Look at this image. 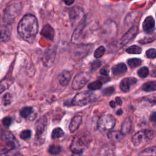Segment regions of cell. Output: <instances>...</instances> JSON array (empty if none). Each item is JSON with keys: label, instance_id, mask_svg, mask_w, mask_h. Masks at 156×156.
Wrapping results in <instances>:
<instances>
[{"label": "cell", "instance_id": "obj_2", "mask_svg": "<svg viewBox=\"0 0 156 156\" xmlns=\"http://www.w3.org/2000/svg\"><path fill=\"white\" fill-rule=\"evenodd\" d=\"M88 139L84 134H79L75 136L70 145V149L74 154L82 153L88 144Z\"/></svg>", "mask_w": 156, "mask_h": 156}, {"label": "cell", "instance_id": "obj_8", "mask_svg": "<svg viewBox=\"0 0 156 156\" xmlns=\"http://www.w3.org/2000/svg\"><path fill=\"white\" fill-rule=\"evenodd\" d=\"M21 9V5L18 3L9 5L4 11V20L6 23H11L18 16Z\"/></svg>", "mask_w": 156, "mask_h": 156}, {"label": "cell", "instance_id": "obj_27", "mask_svg": "<svg viewBox=\"0 0 156 156\" xmlns=\"http://www.w3.org/2000/svg\"><path fill=\"white\" fill-rule=\"evenodd\" d=\"M142 63V60L138 58H129L127 60V64L131 68H136L140 66Z\"/></svg>", "mask_w": 156, "mask_h": 156}, {"label": "cell", "instance_id": "obj_31", "mask_svg": "<svg viewBox=\"0 0 156 156\" xmlns=\"http://www.w3.org/2000/svg\"><path fill=\"white\" fill-rule=\"evenodd\" d=\"M62 151L61 146L58 145H51L49 147L48 152L52 155H57Z\"/></svg>", "mask_w": 156, "mask_h": 156}, {"label": "cell", "instance_id": "obj_32", "mask_svg": "<svg viewBox=\"0 0 156 156\" xmlns=\"http://www.w3.org/2000/svg\"><path fill=\"white\" fill-rule=\"evenodd\" d=\"M149 73V69L146 67V66H143L141 68H140L138 71H137V74L140 77H146L148 74Z\"/></svg>", "mask_w": 156, "mask_h": 156}, {"label": "cell", "instance_id": "obj_47", "mask_svg": "<svg viewBox=\"0 0 156 156\" xmlns=\"http://www.w3.org/2000/svg\"><path fill=\"white\" fill-rule=\"evenodd\" d=\"M151 75L152 77H156V66L154 67V68L152 69Z\"/></svg>", "mask_w": 156, "mask_h": 156}, {"label": "cell", "instance_id": "obj_46", "mask_svg": "<svg viewBox=\"0 0 156 156\" xmlns=\"http://www.w3.org/2000/svg\"><path fill=\"white\" fill-rule=\"evenodd\" d=\"M63 1H64V2H65L66 5H71L72 4L74 3V0H63Z\"/></svg>", "mask_w": 156, "mask_h": 156}, {"label": "cell", "instance_id": "obj_1", "mask_svg": "<svg viewBox=\"0 0 156 156\" xmlns=\"http://www.w3.org/2000/svg\"><path fill=\"white\" fill-rule=\"evenodd\" d=\"M38 29V21L36 17L32 15H24L18 23L17 30L20 37L25 41L32 43Z\"/></svg>", "mask_w": 156, "mask_h": 156}, {"label": "cell", "instance_id": "obj_13", "mask_svg": "<svg viewBox=\"0 0 156 156\" xmlns=\"http://www.w3.org/2000/svg\"><path fill=\"white\" fill-rule=\"evenodd\" d=\"M84 27H85V20L81 22L79 24H78L76 26V28L74 31L73 35L72 36L71 40L73 43H78V41H80L82 35V32H83Z\"/></svg>", "mask_w": 156, "mask_h": 156}, {"label": "cell", "instance_id": "obj_6", "mask_svg": "<svg viewBox=\"0 0 156 156\" xmlns=\"http://www.w3.org/2000/svg\"><path fill=\"white\" fill-rule=\"evenodd\" d=\"M155 135L154 131L151 130H140L132 138V143L135 146H138L144 141L151 140Z\"/></svg>", "mask_w": 156, "mask_h": 156}, {"label": "cell", "instance_id": "obj_18", "mask_svg": "<svg viewBox=\"0 0 156 156\" xmlns=\"http://www.w3.org/2000/svg\"><path fill=\"white\" fill-rule=\"evenodd\" d=\"M132 128V121L129 117L126 118L121 124L120 132L123 135L130 133Z\"/></svg>", "mask_w": 156, "mask_h": 156}, {"label": "cell", "instance_id": "obj_10", "mask_svg": "<svg viewBox=\"0 0 156 156\" xmlns=\"http://www.w3.org/2000/svg\"><path fill=\"white\" fill-rule=\"evenodd\" d=\"M138 31V28L136 26L132 27L121 38L119 41V44L121 46H124L130 41H131L136 35Z\"/></svg>", "mask_w": 156, "mask_h": 156}, {"label": "cell", "instance_id": "obj_20", "mask_svg": "<svg viewBox=\"0 0 156 156\" xmlns=\"http://www.w3.org/2000/svg\"><path fill=\"white\" fill-rule=\"evenodd\" d=\"M3 144L0 146V154H4L9 152L16 147V142H3Z\"/></svg>", "mask_w": 156, "mask_h": 156}, {"label": "cell", "instance_id": "obj_51", "mask_svg": "<svg viewBox=\"0 0 156 156\" xmlns=\"http://www.w3.org/2000/svg\"><path fill=\"white\" fill-rule=\"evenodd\" d=\"M34 156H37V155H34Z\"/></svg>", "mask_w": 156, "mask_h": 156}, {"label": "cell", "instance_id": "obj_29", "mask_svg": "<svg viewBox=\"0 0 156 156\" xmlns=\"http://www.w3.org/2000/svg\"><path fill=\"white\" fill-rule=\"evenodd\" d=\"M63 135H64L63 130L60 127H57L52 130L51 136L52 139H56V138L62 137Z\"/></svg>", "mask_w": 156, "mask_h": 156}, {"label": "cell", "instance_id": "obj_12", "mask_svg": "<svg viewBox=\"0 0 156 156\" xmlns=\"http://www.w3.org/2000/svg\"><path fill=\"white\" fill-rule=\"evenodd\" d=\"M11 37V30L6 24L0 25V41L5 42L10 40Z\"/></svg>", "mask_w": 156, "mask_h": 156}, {"label": "cell", "instance_id": "obj_39", "mask_svg": "<svg viewBox=\"0 0 156 156\" xmlns=\"http://www.w3.org/2000/svg\"><path fill=\"white\" fill-rule=\"evenodd\" d=\"M156 37L155 36H153V35H151V36H147V37H145L144 38L141 39L139 42L141 43H143V44H146V43H150V42H152L155 39Z\"/></svg>", "mask_w": 156, "mask_h": 156}, {"label": "cell", "instance_id": "obj_40", "mask_svg": "<svg viewBox=\"0 0 156 156\" xmlns=\"http://www.w3.org/2000/svg\"><path fill=\"white\" fill-rule=\"evenodd\" d=\"M114 91H115L114 87H110L104 89V90L102 91V93L105 96H110L111 94H112L114 93Z\"/></svg>", "mask_w": 156, "mask_h": 156}, {"label": "cell", "instance_id": "obj_9", "mask_svg": "<svg viewBox=\"0 0 156 156\" xmlns=\"http://www.w3.org/2000/svg\"><path fill=\"white\" fill-rule=\"evenodd\" d=\"M90 79V76L88 73L82 72L79 73L74 78L72 82V88L74 90H79L83 87Z\"/></svg>", "mask_w": 156, "mask_h": 156}, {"label": "cell", "instance_id": "obj_50", "mask_svg": "<svg viewBox=\"0 0 156 156\" xmlns=\"http://www.w3.org/2000/svg\"><path fill=\"white\" fill-rule=\"evenodd\" d=\"M1 133H2V130H1V126H0V135H1Z\"/></svg>", "mask_w": 156, "mask_h": 156}, {"label": "cell", "instance_id": "obj_28", "mask_svg": "<svg viewBox=\"0 0 156 156\" xmlns=\"http://www.w3.org/2000/svg\"><path fill=\"white\" fill-rule=\"evenodd\" d=\"M126 51L129 54H140L142 51V49L137 45H132V46H130L129 48H127L126 49Z\"/></svg>", "mask_w": 156, "mask_h": 156}, {"label": "cell", "instance_id": "obj_22", "mask_svg": "<svg viewBox=\"0 0 156 156\" xmlns=\"http://www.w3.org/2000/svg\"><path fill=\"white\" fill-rule=\"evenodd\" d=\"M141 90L146 92L156 91V81L152 80L144 83L141 86Z\"/></svg>", "mask_w": 156, "mask_h": 156}, {"label": "cell", "instance_id": "obj_17", "mask_svg": "<svg viewBox=\"0 0 156 156\" xmlns=\"http://www.w3.org/2000/svg\"><path fill=\"white\" fill-rule=\"evenodd\" d=\"M71 77V74L68 71L63 70L58 77L59 83L62 86L67 85L69 82Z\"/></svg>", "mask_w": 156, "mask_h": 156}, {"label": "cell", "instance_id": "obj_41", "mask_svg": "<svg viewBox=\"0 0 156 156\" xmlns=\"http://www.w3.org/2000/svg\"><path fill=\"white\" fill-rule=\"evenodd\" d=\"M12 119L9 116H7V117H5L2 119V124L3 125L5 126V127H9L10 126L11 123H12Z\"/></svg>", "mask_w": 156, "mask_h": 156}, {"label": "cell", "instance_id": "obj_5", "mask_svg": "<svg viewBox=\"0 0 156 156\" xmlns=\"http://www.w3.org/2000/svg\"><path fill=\"white\" fill-rule=\"evenodd\" d=\"M69 16L73 26L79 24L81 22L85 20L83 10L80 7H73L69 10Z\"/></svg>", "mask_w": 156, "mask_h": 156}, {"label": "cell", "instance_id": "obj_23", "mask_svg": "<svg viewBox=\"0 0 156 156\" xmlns=\"http://www.w3.org/2000/svg\"><path fill=\"white\" fill-rule=\"evenodd\" d=\"M54 58H55L54 53H52V52H50L49 53L48 52H46L43 59L44 64L47 66H49L53 63L54 60Z\"/></svg>", "mask_w": 156, "mask_h": 156}, {"label": "cell", "instance_id": "obj_3", "mask_svg": "<svg viewBox=\"0 0 156 156\" xmlns=\"http://www.w3.org/2000/svg\"><path fill=\"white\" fill-rule=\"evenodd\" d=\"M47 120L44 118L39 119L35 124V137L34 140L35 144L37 145H41L44 143L46 138Z\"/></svg>", "mask_w": 156, "mask_h": 156}, {"label": "cell", "instance_id": "obj_49", "mask_svg": "<svg viewBox=\"0 0 156 156\" xmlns=\"http://www.w3.org/2000/svg\"><path fill=\"white\" fill-rule=\"evenodd\" d=\"M116 115H121L122 113V109H119V110H118V111L116 112Z\"/></svg>", "mask_w": 156, "mask_h": 156}, {"label": "cell", "instance_id": "obj_34", "mask_svg": "<svg viewBox=\"0 0 156 156\" xmlns=\"http://www.w3.org/2000/svg\"><path fill=\"white\" fill-rule=\"evenodd\" d=\"M104 52H105V48H104V47L102 46H101L98 47L96 49V51H94V56L96 58H100V57H101L104 55Z\"/></svg>", "mask_w": 156, "mask_h": 156}, {"label": "cell", "instance_id": "obj_4", "mask_svg": "<svg viewBox=\"0 0 156 156\" xmlns=\"http://www.w3.org/2000/svg\"><path fill=\"white\" fill-rule=\"evenodd\" d=\"M95 99V95L93 93L85 91L77 93L72 99L71 104L76 106H83L92 102Z\"/></svg>", "mask_w": 156, "mask_h": 156}, {"label": "cell", "instance_id": "obj_11", "mask_svg": "<svg viewBox=\"0 0 156 156\" xmlns=\"http://www.w3.org/2000/svg\"><path fill=\"white\" fill-rule=\"evenodd\" d=\"M137 82V79L135 77H129L123 79L119 83V88L123 92L129 91L131 85L135 84Z\"/></svg>", "mask_w": 156, "mask_h": 156}, {"label": "cell", "instance_id": "obj_25", "mask_svg": "<svg viewBox=\"0 0 156 156\" xmlns=\"http://www.w3.org/2000/svg\"><path fill=\"white\" fill-rule=\"evenodd\" d=\"M138 156H156V146H151L142 151Z\"/></svg>", "mask_w": 156, "mask_h": 156}, {"label": "cell", "instance_id": "obj_21", "mask_svg": "<svg viewBox=\"0 0 156 156\" xmlns=\"http://www.w3.org/2000/svg\"><path fill=\"white\" fill-rule=\"evenodd\" d=\"M0 137L2 142L13 141L17 143V141L15 140V138L13 136V135L9 131H2L0 135Z\"/></svg>", "mask_w": 156, "mask_h": 156}, {"label": "cell", "instance_id": "obj_43", "mask_svg": "<svg viewBox=\"0 0 156 156\" xmlns=\"http://www.w3.org/2000/svg\"><path fill=\"white\" fill-rule=\"evenodd\" d=\"M149 119L152 122L156 121V112H154L151 114L149 116Z\"/></svg>", "mask_w": 156, "mask_h": 156}, {"label": "cell", "instance_id": "obj_44", "mask_svg": "<svg viewBox=\"0 0 156 156\" xmlns=\"http://www.w3.org/2000/svg\"><path fill=\"white\" fill-rule=\"evenodd\" d=\"M100 73L101 74H102V76H107L108 74V70L106 68H102L100 70Z\"/></svg>", "mask_w": 156, "mask_h": 156}, {"label": "cell", "instance_id": "obj_24", "mask_svg": "<svg viewBox=\"0 0 156 156\" xmlns=\"http://www.w3.org/2000/svg\"><path fill=\"white\" fill-rule=\"evenodd\" d=\"M122 134L121 133V132L120 131H115V130H113V131H110L108 133V138L112 141H118L119 140H121L122 138Z\"/></svg>", "mask_w": 156, "mask_h": 156}, {"label": "cell", "instance_id": "obj_35", "mask_svg": "<svg viewBox=\"0 0 156 156\" xmlns=\"http://www.w3.org/2000/svg\"><path fill=\"white\" fill-rule=\"evenodd\" d=\"M146 55L149 58H156V49L150 48L146 51Z\"/></svg>", "mask_w": 156, "mask_h": 156}, {"label": "cell", "instance_id": "obj_36", "mask_svg": "<svg viewBox=\"0 0 156 156\" xmlns=\"http://www.w3.org/2000/svg\"><path fill=\"white\" fill-rule=\"evenodd\" d=\"M12 83V81L9 80H4L2 81L0 84V94L8 87L10 86V85Z\"/></svg>", "mask_w": 156, "mask_h": 156}, {"label": "cell", "instance_id": "obj_33", "mask_svg": "<svg viewBox=\"0 0 156 156\" xmlns=\"http://www.w3.org/2000/svg\"><path fill=\"white\" fill-rule=\"evenodd\" d=\"M2 102L4 105H8L11 104L12 101V95L9 93H5L2 98Z\"/></svg>", "mask_w": 156, "mask_h": 156}, {"label": "cell", "instance_id": "obj_37", "mask_svg": "<svg viewBox=\"0 0 156 156\" xmlns=\"http://www.w3.org/2000/svg\"><path fill=\"white\" fill-rule=\"evenodd\" d=\"M101 65V62L99 60H95L91 63L90 65V71L94 72L97 70Z\"/></svg>", "mask_w": 156, "mask_h": 156}, {"label": "cell", "instance_id": "obj_30", "mask_svg": "<svg viewBox=\"0 0 156 156\" xmlns=\"http://www.w3.org/2000/svg\"><path fill=\"white\" fill-rule=\"evenodd\" d=\"M101 87H102V82L99 80L91 82L88 85V88L90 90H99L101 88Z\"/></svg>", "mask_w": 156, "mask_h": 156}, {"label": "cell", "instance_id": "obj_42", "mask_svg": "<svg viewBox=\"0 0 156 156\" xmlns=\"http://www.w3.org/2000/svg\"><path fill=\"white\" fill-rule=\"evenodd\" d=\"M147 101L153 102L154 104H156V94H152V96L147 98Z\"/></svg>", "mask_w": 156, "mask_h": 156}, {"label": "cell", "instance_id": "obj_45", "mask_svg": "<svg viewBox=\"0 0 156 156\" xmlns=\"http://www.w3.org/2000/svg\"><path fill=\"white\" fill-rule=\"evenodd\" d=\"M116 100V104H117V105H121L122 104V101L121 100V99L119 97H116L115 98Z\"/></svg>", "mask_w": 156, "mask_h": 156}, {"label": "cell", "instance_id": "obj_38", "mask_svg": "<svg viewBox=\"0 0 156 156\" xmlns=\"http://www.w3.org/2000/svg\"><path fill=\"white\" fill-rule=\"evenodd\" d=\"M31 136V131L29 129L23 130L20 133V138L24 140L29 138Z\"/></svg>", "mask_w": 156, "mask_h": 156}, {"label": "cell", "instance_id": "obj_16", "mask_svg": "<svg viewBox=\"0 0 156 156\" xmlns=\"http://www.w3.org/2000/svg\"><path fill=\"white\" fill-rule=\"evenodd\" d=\"M81 123H82V116L80 115H78L74 116L71 119V121L69 125V130L70 132L74 133V132H76L79 127Z\"/></svg>", "mask_w": 156, "mask_h": 156}, {"label": "cell", "instance_id": "obj_14", "mask_svg": "<svg viewBox=\"0 0 156 156\" xmlns=\"http://www.w3.org/2000/svg\"><path fill=\"white\" fill-rule=\"evenodd\" d=\"M155 27V20L152 16H147L143 23V29L147 33H151Z\"/></svg>", "mask_w": 156, "mask_h": 156}, {"label": "cell", "instance_id": "obj_19", "mask_svg": "<svg viewBox=\"0 0 156 156\" xmlns=\"http://www.w3.org/2000/svg\"><path fill=\"white\" fill-rule=\"evenodd\" d=\"M112 73L116 76L122 74L127 71V66L125 63H119L118 64L115 65L112 68Z\"/></svg>", "mask_w": 156, "mask_h": 156}, {"label": "cell", "instance_id": "obj_7", "mask_svg": "<svg viewBox=\"0 0 156 156\" xmlns=\"http://www.w3.org/2000/svg\"><path fill=\"white\" fill-rule=\"evenodd\" d=\"M116 123L115 118L111 115H104L102 116L98 122V129L102 131L112 129Z\"/></svg>", "mask_w": 156, "mask_h": 156}, {"label": "cell", "instance_id": "obj_26", "mask_svg": "<svg viewBox=\"0 0 156 156\" xmlns=\"http://www.w3.org/2000/svg\"><path fill=\"white\" fill-rule=\"evenodd\" d=\"M33 109L31 107H24L20 110V114L21 117L27 118H29L32 114Z\"/></svg>", "mask_w": 156, "mask_h": 156}, {"label": "cell", "instance_id": "obj_48", "mask_svg": "<svg viewBox=\"0 0 156 156\" xmlns=\"http://www.w3.org/2000/svg\"><path fill=\"white\" fill-rule=\"evenodd\" d=\"M110 106L112 108H115L116 107V102L113 101H112L110 102Z\"/></svg>", "mask_w": 156, "mask_h": 156}, {"label": "cell", "instance_id": "obj_15", "mask_svg": "<svg viewBox=\"0 0 156 156\" xmlns=\"http://www.w3.org/2000/svg\"><path fill=\"white\" fill-rule=\"evenodd\" d=\"M41 35L44 37L49 39V40H53L55 32L54 29L49 24H46L43 26L41 31Z\"/></svg>", "mask_w": 156, "mask_h": 156}]
</instances>
